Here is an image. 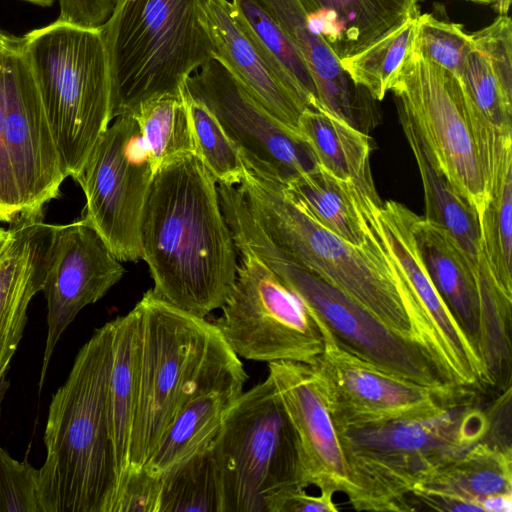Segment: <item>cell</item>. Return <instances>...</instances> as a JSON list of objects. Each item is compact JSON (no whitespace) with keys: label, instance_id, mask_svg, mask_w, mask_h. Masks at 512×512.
<instances>
[{"label":"cell","instance_id":"obj_1","mask_svg":"<svg viewBox=\"0 0 512 512\" xmlns=\"http://www.w3.org/2000/svg\"><path fill=\"white\" fill-rule=\"evenodd\" d=\"M140 240L156 296L203 318L221 308L236 279V247L218 183L195 154L155 173Z\"/></svg>","mask_w":512,"mask_h":512},{"label":"cell","instance_id":"obj_2","mask_svg":"<svg viewBox=\"0 0 512 512\" xmlns=\"http://www.w3.org/2000/svg\"><path fill=\"white\" fill-rule=\"evenodd\" d=\"M269 238L293 261L331 284L401 337L419 345L449 375L453 366L440 335L391 264L377 231L375 209L361 212L369 240L354 246L321 226L283 184L248 170L237 186Z\"/></svg>","mask_w":512,"mask_h":512},{"label":"cell","instance_id":"obj_3","mask_svg":"<svg viewBox=\"0 0 512 512\" xmlns=\"http://www.w3.org/2000/svg\"><path fill=\"white\" fill-rule=\"evenodd\" d=\"M136 306L141 358L130 473L143 468L189 401L208 392L243 390L248 377L214 323L166 302L152 289Z\"/></svg>","mask_w":512,"mask_h":512},{"label":"cell","instance_id":"obj_4","mask_svg":"<svg viewBox=\"0 0 512 512\" xmlns=\"http://www.w3.org/2000/svg\"><path fill=\"white\" fill-rule=\"evenodd\" d=\"M111 321L79 349L66 381L53 394L39 469L43 512H112L117 476L107 389Z\"/></svg>","mask_w":512,"mask_h":512},{"label":"cell","instance_id":"obj_5","mask_svg":"<svg viewBox=\"0 0 512 512\" xmlns=\"http://www.w3.org/2000/svg\"><path fill=\"white\" fill-rule=\"evenodd\" d=\"M478 390L464 391L419 417L336 429L347 472L344 490L357 511H415L417 482L438 465L488 437L492 410Z\"/></svg>","mask_w":512,"mask_h":512},{"label":"cell","instance_id":"obj_6","mask_svg":"<svg viewBox=\"0 0 512 512\" xmlns=\"http://www.w3.org/2000/svg\"><path fill=\"white\" fill-rule=\"evenodd\" d=\"M209 0H117L101 27L108 54L112 118L163 95L214 58L200 14Z\"/></svg>","mask_w":512,"mask_h":512},{"label":"cell","instance_id":"obj_7","mask_svg":"<svg viewBox=\"0 0 512 512\" xmlns=\"http://www.w3.org/2000/svg\"><path fill=\"white\" fill-rule=\"evenodd\" d=\"M236 248L265 263L297 295L322 334L356 357L389 373L452 395L466 388L453 383L419 345L396 334L343 292L287 256L265 233L244 199L224 208Z\"/></svg>","mask_w":512,"mask_h":512},{"label":"cell","instance_id":"obj_8","mask_svg":"<svg viewBox=\"0 0 512 512\" xmlns=\"http://www.w3.org/2000/svg\"><path fill=\"white\" fill-rule=\"evenodd\" d=\"M22 37L65 174L76 180L113 120L102 29L57 19Z\"/></svg>","mask_w":512,"mask_h":512},{"label":"cell","instance_id":"obj_9","mask_svg":"<svg viewBox=\"0 0 512 512\" xmlns=\"http://www.w3.org/2000/svg\"><path fill=\"white\" fill-rule=\"evenodd\" d=\"M212 452L222 512H265L269 498L309 487L295 431L269 376L238 396Z\"/></svg>","mask_w":512,"mask_h":512},{"label":"cell","instance_id":"obj_10","mask_svg":"<svg viewBox=\"0 0 512 512\" xmlns=\"http://www.w3.org/2000/svg\"><path fill=\"white\" fill-rule=\"evenodd\" d=\"M235 282L214 325L246 360L314 364L324 337L305 305L258 257L244 248Z\"/></svg>","mask_w":512,"mask_h":512},{"label":"cell","instance_id":"obj_11","mask_svg":"<svg viewBox=\"0 0 512 512\" xmlns=\"http://www.w3.org/2000/svg\"><path fill=\"white\" fill-rule=\"evenodd\" d=\"M389 91L417 126L438 168L477 213L488 198L486 182L457 76L412 49Z\"/></svg>","mask_w":512,"mask_h":512},{"label":"cell","instance_id":"obj_12","mask_svg":"<svg viewBox=\"0 0 512 512\" xmlns=\"http://www.w3.org/2000/svg\"><path fill=\"white\" fill-rule=\"evenodd\" d=\"M154 177L132 114L115 118L75 181L85 195L82 219L121 262L142 257L140 225Z\"/></svg>","mask_w":512,"mask_h":512},{"label":"cell","instance_id":"obj_13","mask_svg":"<svg viewBox=\"0 0 512 512\" xmlns=\"http://www.w3.org/2000/svg\"><path fill=\"white\" fill-rule=\"evenodd\" d=\"M239 149L253 173L286 184L315 169V156L298 131L266 111L216 58L186 81Z\"/></svg>","mask_w":512,"mask_h":512},{"label":"cell","instance_id":"obj_14","mask_svg":"<svg viewBox=\"0 0 512 512\" xmlns=\"http://www.w3.org/2000/svg\"><path fill=\"white\" fill-rule=\"evenodd\" d=\"M323 337L324 350L314 365L336 429L428 415L466 391L443 394L356 357L327 334Z\"/></svg>","mask_w":512,"mask_h":512},{"label":"cell","instance_id":"obj_15","mask_svg":"<svg viewBox=\"0 0 512 512\" xmlns=\"http://www.w3.org/2000/svg\"><path fill=\"white\" fill-rule=\"evenodd\" d=\"M124 273L121 261L82 218L54 225L42 289L47 307V335L39 392L64 331L84 307L103 298Z\"/></svg>","mask_w":512,"mask_h":512},{"label":"cell","instance_id":"obj_16","mask_svg":"<svg viewBox=\"0 0 512 512\" xmlns=\"http://www.w3.org/2000/svg\"><path fill=\"white\" fill-rule=\"evenodd\" d=\"M268 376L295 431L309 486L344 493L345 459L316 366L274 361L268 363Z\"/></svg>","mask_w":512,"mask_h":512},{"label":"cell","instance_id":"obj_17","mask_svg":"<svg viewBox=\"0 0 512 512\" xmlns=\"http://www.w3.org/2000/svg\"><path fill=\"white\" fill-rule=\"evenodd\" d=\"M414 213L405 205L387 200L374 211L384 250L399 275L435 325L451 359L459 386L481 390L492 386L484 364L435 289L417 249Z\"/></svg>","mask_w":512,"mask_h":512},{"label":"cell","instance_id":"obj_18","mask_svg":"<svg viewBox=\"0 0 512 512\" xmlns=\"http://www.w3.org/2000/svg\"><path fill=\"white\" fill-rule=\"evenodd\" d=\"M512 493L510 440L492 431L457 457L427 472L415 485L417 503L451 512H484L488 499Z\"/></svg>","mask_w":512,"mask_h":512},{"label":"cell","instance_id":"obj_19","mask_svg":"<svg viewBox=\"0 0 512 512\" xmlns=\"http://www.w3.org/2000/svg\"><path fill=\"white\" fill-rule=\"evenodd\" d=\"M53 228L43 217L20 218L0 249V378L23 337L29 304L43 289Z\"/></svg>","mask_w":512,"mask_h":512},{"label":"cell","instance_id":"obj_20","mask_svg":"<svg viewBox=\"0 0 512 512\" xmlns=\"http://www.w3.org/2000/svg\"><path fill=\"white\" fill-rule=\"evenodd\" d=\"M200 20L219 60L273 117L298 131L305 104L283 83L234 18L229 0H209Z\"/></svg>","mask_w":512,"mask_h":512},{"label":"cell","instance_id":"obj_21","mask_svg":"<svg viewBox=\"0 0 512 512\" xmlns=\"http://www.w3.org/2000/svg\"><path fill=\"white\" fill-rule=\"evenodd\" d=\"M420 0H300L311 32L340 61L357 55L419 13Z\"/></svg>","mask_w":512,"mask_h":512},{"label":"cell","instance_id":"obj_22","mask_svg":"<svg viewBox=\"0 0 512 512\" xmlns=\"http://www.w3.org/2000/svg\"><path fill=\"white\" fill-rule=\"evenodd\" d=\"M412 233L435 289L479 354L481 340L479 275L459 244L443 227L414 213Z\"/></svg>","mask_w":512,"mask_h":512},{"label":"cell","instance_id":"obj_23","mask_svg":"<svg viewBox=\"0 0 512 512\" xmlns=\"http://www.w3.org/2000/svg\"><path fill=\"white\" fill-rule=\"evenodd\" d=\"M282 28L308 66L320 106L352 123L363 112L367 93L355 86L326 43L313 34L300 0H253Z\"/></svg>","mask_w":512,"mask_h":512},{"label":"cell","instance_id":"obj_24","mask_svg":"<svg viewBox=\"0 0 512 512\" xmlns=\"http://www.w3.org/2000/svg\"><path fill=\"white\" fill-rule=\"evenodd\" d=\"M111 325L107 408L116 466L117 499L130 473L131 437L139 395L141 330L137 306L111 320Z\"/></svg>","mask_w":512,"mask_h":512},{"label":"cell","instance_id":"obj_25","mask_svg":"<svg viewBox=\"0 0 512 512\" xmlns=\"http://www.w3.org/2000/svg\"><path fill=\"white\" fill-rule=\"evenodd\" d=\"M298 132L311 148L317 164L349 184L360 204L381 205L370 169L371 138L336 115L306 108Z\"/></svg>","mask_w":512,"mask_h":512},{"label":"cell","instance_id":"obj_26","mask_svg":"<svg viewBox=\"0 0 512 512\" xmlns=\"http://www.w3.org/2000/svg\"><path fill=\"white\" fill-rule=\"evenodd\" d=\"M398 113L421 177L425 199L424 218L450 233L478 274L481 254L477 213L438 168L427 143L410 116L400 108Z\"/></svg>","mask_w":512,"mask_h":512},{"label":"cell","instance_id":"obj_27","mask_svg":"<svg viewBox=\"0 0 512 512\" xmlns=\"http://www.w3.org/2000/svg\"><path fill=\"white\" fill-rule=\"evenodd\" d=\"M242 391L208 392L189 401L173 420L143 469L162 477L182 462L209 448L226 414Z\"/></svg>","mask_w":512,"mask_h":512},{"label":"cell","instance_id":"obj_28","mask_svg":"<svg viewBox=\"0 0 512 512\" xmlns=\"http://www.w3.org/2000/svg\"><path fill=\"white\" fill-rule=\"evenodd\" d=\"M287 195L321 226L354 246L365 244L370 227L356 192L319 165L283 184Z\"/></svg>","mask_w":512,"mask_h":512},{"label":"cell","instance_id":"obj_29","mask_svg":"<svg viewBox=\"0 0 512 512\" xmlns=\"http://www.w3.org/2000/svg\"><path fill=\"white\" fill-rule=\"evenodd\" d=\"M229 3L241 29L289 90L306 107L322 109L308 66L276 21L253 0H229Z\"/></svg>","mask_w":512,"mask_h":512},{"label":"cell","instance_id":"obj_30","mask_svg":"<svg viewBox=\"0 0 512 512\" xmlns=\"http://www.w3.org/2000/svg\"><path fill=\"white\" fill-rule=\"evenodd\" d=\"M184 91L146 101L132 113L154 175L176 159L196 155Z\"/></svg>","mask_w":512,"mask_h":512},{"label":"cell","instance_id":"obj_31","mask_svg":"<svg viewBox=\"0 0 512 512\" xmlns=\"http://www.w3.org/2000/svg\"><path fill=\"white\" fill-rule=\"evenodd\" d=\"M477 216L480 254L497 286L512 298V168L493 182Z\"/></svg>","mask_w":512,"mask_h":512},{"label":"cell","instance_id":"obj_32","mask_svg":"<svg viewBox=\"0 0 512 512\" xmlns=\"http://www.w3.org/2000/svg\"><path fill=\"white\" fill-rule=\"evenodd\" d=\"M159 512H222L212 445L162 477Z\"/></svg>","mask_w":512,"mask_h":512},{"label":"cell","instance_id":"obj_33","mask_svg":"<svg viewBox=\"0 0 512 512\" xmlns=\"http://www.w3.org/2000/svg\"><path fill=\"white\" fill-rule=\"evenodd\" d=\"M420 13L355 56L340 60V66L355 86L381 101L413 48Z\"/></svg>","mask_w":512,"mask_h":512},{"label":"cell","instance_id":"obj_34","mask_svg":"<svg viewBox=\"0 0 512 512\" xmlns=\"http://www.w3.org/2000/svg\"><path fill=\"white\" fill-rule=\"evenodd\" d=\"M196 156L218 184L238 186L249 170L242 155L216 116L185 87Z\"/></svg>","mask_w":512,"mask_h":512},{"label":"cell","instance_id":"obj_35","mask_svg":"<svg viewBox=\"0 0 512 512\" xmlns=\"http://www.w3.org/2000/svg\"><path fill=\"white\" fill-rule=\"evenodd\" d=\"M474 47L471 34L461 24L445 21L429 13L419 14L413 50L458 76L465 57Z\"/></svg>","mask_w":512,"mask_h":512},{"label":"cell","instance_id":"obj_36","mask_svg":"<svg viewBox=\"0 0 512 512\" xmlns=\"http://www.w3.org/2000/svg\"><path fill=\"white\" fill-rule=\"evenodd\" d=\"M0 512H43L39 469L28 460L14 459L0 447Z\"/></svg>","mask_w":512,"mask_h":512},{"label":"cell","instance_id":"obj_37","mask_svg":"<svg viewBox=\"0 0 512 512\" xmlns=\"http://www.w3.org/2000/svg\"><path fill=\"white\" fill-rule=\"evenodd\" d=\"M21 41L22 37L0 28V223L9 224L21 218L5 146L8 73L13 55Z\"/></svg>","mask_w":512,"mask_h":512},{"label":"cell","instance_id":"obj_38","mask_svg":"<svg viewBox=\"0 0 512 512\" xmlns=\"http://www.w3.org/2000/svg\"><path fill=\"white\" fill-rule=\"evenodd\" d=\"M474 47L488 59L504 91L512 96V21L499 15L490 25L471 34Z\"/></svg>","mask_w":512,"mask_h":512},{"label":"cell","instance_id":"obj_39","mask_svg":"<svg viewBox=\"0 0 512 512\" xmlns=\"http://www.w3.org/2000/svg\"><path fill=\"white\" fill-rule=\"evenodd\" d=\"M162 478L145 469L128 475L113 512H159Z\"/></svg>","mask_w":512,"mask_h":512},{"label":"cell","instance_id":"obj_40","mask_svg":"<svg viewBox=\"0 0 512 512\" xmlns=\"http://www.w3.org/2000/svg\"><path fill=\"white\" fill-rule=\"evenodd\" d=\"M58 20L87 28H101L109 19L117 0H57Z\"/></svg>","mask_w":512,"mask_h":512},{"label":"cell","instance_id":"obj_41","mask_svg":"<svg viewBox=\"0 0 512 512\" xmlns=\"http://www.w3.org/2000/svg\"><path fill=\"white\" fill-rule=\"evenodd\" d=\"M333 494L320 491L309 495L306 489L278 494L265 502V512H337Z\"/></svg>","mask_w":512,"mask_h":512},{"label":"cell","instance_id":"obj_42","mask_svg":"<svg viewBox=\"0 0 512 512\" xmlns=\"http://www.w3.org/2000/svg\"><path fill=\"white\" fill-rule=\"evenodd\" d=\"M490 4L499 13V15H507L511 0H490Z\"/></svg>","mask_w":512,"mask_h":512},{"label":"cell","instance_id":"obj_43","mask_svg":"<svg viewBox=\"0 0 512 512\" xmlns=\"http://www.w3.org/2000/svg\"><path fill=\"white\" fill-rule=\"evenodd\" d=\"M9 386H10V382H9V380H7L6 374H4L0 378V412H1V405L3 402L4 396L9 388Z\"/></svg>","mask_w":512,"mask_h":512},{"label":"cell","instance_id":"obj_44","mask_svg":"<svg viewBox=\"0 0 512 512\" xmlns=\"http://www.w3.org/2000/svg\"><path fill=\"white\" fill-rule=\"evenodd\" d=\"M40 7H50L55 0H22Z\"/></svg>","mask_w":512,"mask_h":512},{"label":"cell","instance_id":"obj_45","mask_svg":"<svg viewBox=\"0 0 512 512\" xmlns=\"http://www.w3.org/2000/svg\"><path fill=\"white\" fill-rule=\"evenodd\" d=\"M7 237H8V229H4L3 227L0 226V249L5 244Z\"/></svg>","mask_w":512,"mask_h":512},{"label":"cell","instance_id":"obj_46","mask_svg":"<svg viewBox=\"0 0 512 512\" xmlns=\"http://www.w3.org/2000/svg\"><path fill=\"white\" fill-rule=\"evenodd\" d=\"M478 4H490V0H467Z\"/></svg>","mask_w":512,"mask_h":512}]
</instances>
